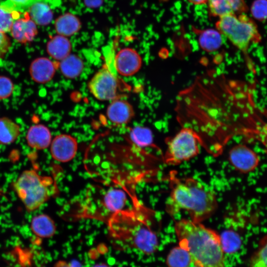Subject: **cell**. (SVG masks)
Instances as JSON below:
<instances>
[{"mask_svg":"<svg viewBox=\"0 0 267 267\" xmlns=\"http://www.w3.org/2000/svg\"><path fill=\"white\" fill-rule=\"evenodd\" d=\"M152 212L134 200L133 208L115 213L106 223L115 246L122 249H134L146 255L155 253L159 242Z\"/></svg>","mask_w":267,"mask_h":267,"instance_id":"6da1fadb","label":"cell"},{"mask_svg":"<svg viewBox=\"0 0 267 267\" xmlns=\"http://www.w3.org/2000/svg\"><path fill=\"white\" fill-rule=\"evenodd\" d=\"M167 178L171 192L166 211L170 216L185 211L191 220L202 222L215 212L218 207L216 196L209 188L194 178H179L175 171L170 172Z\"/></svg>","mask_w":267,"mask_h":267,"instance_id":"7a4b0ae2","label":"cell"},{"mask_svg":"<svg viewBox=\"0 0 267 267\" xmlns=\"http://www.w3.org/2000/svg\"><path fill=\"white\" fill-rule=\"evenodd\" d=\"M178 245L189 254L196 267H224L220 235L202 222L182 219L175 222Z\"/></svg>","mask_w":267,"mask_h":267,"instance_id":"3957f363","label":"cell"},{"mask_svg":"<svg viewBox=\"0 0 267 267\" xmlns=\"http://www.w3.org/2000/svg\"><path fill=\"white\" fill-rule=\"evenodd\" d=\"M18 197L28 212L37 210L57 191L53 179L34 170L24 171L13 184Z\"/></svg>","mask_w":267,"mask_h":267,"instance_id":"277c9868","label":"cell"},{"mask_svg":"<svg viewBox=\"0 0 267 267\" xmlns=\"http://www.w3.org/2000/svg\"><path fill=\"white\" fill-rule=\"evenodd\" d=\"M97 190L95 195L89 192L87 193L78 207L76 218L92 219L106 223L115 213L125 208L127 196L123 190L115 187Z\"/></svg>","mask_w":267,"mask_h":267,"instance_id":"5b68a950","label":"cell"},{"mask_svg":"<svg viewBox=\"0 0 267 267\" xmlns=\"http://www.w3.org/2000/svg\"><path fill=\"white\" fill-rule=\"evenodd\" d=\"M216 28L247 56L249 46L262 39L255 21L245 14H231L219 17Z\"/></svg>","mask_w":267,"mask_h":267,"instance_id":"8992f818","label":"cell"},{"mask_svg":"<svg viewBox=\"0 0 267 267\" xmlns=\"http://www.w3.org/2000/svg\"><path fill=\"white\" fill-rule=\"evenodd\" d=\"M166 142L167 147L163 159L167 165H178L199 153V138L189 128L182 127L173 137L167 139Z\"/></svg>","mask_w":267,"mask_h":267,"instance_id":"52a82bcc","label":"cell"},{"mask_svg":"<svg viewBox=\"0 0 267 267\" xmlns=\"http://www.w3.org/2000/svg\"><path fill=\"white\" fill-rule=\"evenodd\" d=\"M119 81L107 67H103L91 78L88 88L91 94L101 101H112L119 98Z\"/></svg>","mask_w":267,"mask_h":267,"instance_id":"ba28073f","label":"cell"},{"mask_svg":"<svg viewBox=\"0 0 267 267\" xmlns=\"http://www.w3.org/2000/svg\"><path fill=\"white\" fill-rule=\"evenodd\" d=\"M50 152L52 158L65 163L72 160L76 156L78 144L76 138L68 134H60L52 139Z\"/></svg>","mask_w":267,"mask_h":267,"instance_id":"9c48e42d","label":"cell"},{"mask_svg":"<svg viewBox=\"0 0 267 267\" xmlns=\"http://www.w3.org/2000/svg\"><path fill=\"white\" fill-rule=\"evenodd\" d=\"M142 58L134 49L124 47L119 50L114 58V65L121 76L130 77L135 74L141 67Z\"/></svg>","mask_w":267,"mask_h":267,"instance_id":"30bf717a","label":"cell"},{"mask_svg":"<svg viewBox=\"0 0 267 267\" xmlns=\"http://www.w3.org/2000/svg\"><path fill=\"white\" fill-rule=\"evenodd\" d=\"M229 159L230 163L237 171L243 173L255 170L260 161L258 155L243 144H238L230 149Z\"/></svg>","mask_w":267,"mask_h":267,"instance_id":"8fae6325","label":"cell"},{"mask_svg":"<svg viewBox=\"0 0 267 267\" xmlns=\"http://www.w3.org/2000/svg\"><path fill=\"white\" fill-rule=\"evenodd\" d=\"M60 0H30L26 11L37 25L49 24L53 18V9L59 4Z\"/></svg>","mask_w":267,"mask_h":267,"instance_id":"7c38bea8","label":"cell"},{"mask_svg":"<svg viewBox=\"0 0 267 267\" xmlns=\"http://www.w3.org/2000/svg\"><path fill=\"white\" fill-rule=\"evenodd\" d=\"M38 33L37 24L27 11L23 13V17L14 20L10 30L12 38L21 44L32 42Z\"/></svg>","mask_w":267,"mask_h":267,"instance_id":"4fadbf2b","label":"cell"},{"mask_svg":"<svg viewBox=\"0 0 267 267\" xmlns=\"http://www.w3.org/2000/svg\"><path fill=\"white\" fill-rule=\"evenodd\" d=\"M106 115L113 124L122 126L128 124L132 120L134 111L129 102L118 98L111 101L107 108Z\"/></svg>","mask_w":267,"mask_h":267,"instance_id":"5bb4252c","label":"cell"},{"mask_svg":"<svg viewBox=\"0 0 267 267\" xmlns=\"http://www.w3.org/2000/svg\"><path fill=\"white\" fill-rule=\"evenodd\" d=\"M57 68L58 61L55 62L47 57H41L31 62L29 73L34 82L44 84L52 79Z\"/></svg>","mask_w":267,"mask_h":267,"instance_id":"9a60e30c","label":"cell"},{"mask_svg":"<svg viewBox=\"0 0 267 267\" xmlns=\"http://www.w3.org/2000/svg\"><path fill=\"white\" fill-rule=\"evenodd\" d=\"M207 3L211 15L219 18L246 12L248 10L245 0H207Z\"/></svg>","mask_w":267,"mask_h":267,"instance_id":"2e32d148","label":"cell"},{"mask_svg":"<svg viewBox=\"0 0 267 267\" xmlns=\"http://www.w3.org/2000/svg\"><path fill=\"white\" fill-rule=\"evenodd\" d=\"M26 139L29 147L40 150L48 147L52 139L50 131L46 126L37 124L29 129Z\"/></svg>","mask_w":267,"mask_h":267,"instance_id":"e0dca14e","label":"cell"},{"mask_svg":"<svg viewBox=\"0 0 267 267\" xmlns=\"http://www.w3.org/2000/svg\"><path fill=\"white\" fill-rule=\"evenodd\" d=\"M54 25L57 34L68 38L80 30L82 23L77 15L67 12L56 18Z\"/></svg>","mask_w":267,"mask_h":267,"instance_id":"ac0fdd59","label":"cell"},{"mask_svg":"<svg viewBox=\"0 0 267 267\" xmlns=\"http://www.w3.org/2000/svg\"><path fill=\"white\" fill-rule=\"evenodd\" d=\"M46 47L48 54L60 61L71 53L72 46L68 37L57 34L50 38Z\"/></svg>","mask_w":267,"mask_h":267,"instance_id":"d6986e66","label":"cell"},{"mask_svg":"<svg viewBox=\"0 0 267 267\" xmlns=\"http://www.w3.org/2000/svg\"><path fill=\"white\" fill-rule=\"evenodd\" d=\"M30 227L36 237L42 239L52 237L56 230L54 221L45 214L34 217L31 222Z\"/></svg>","mask_w":267,"mask_h":267,"instance_id":"ffe728a7","label":"cell"},{"mask_svg":"<svg viewBox=\"0 0 267 267\" xmlns=\"http://www.w3.org/2000/svg\"><path fill=\"white\" fill-rule=\"evenodd\" d=\"M84 62L78 55L70 54L60 61H58V68L62 74L68 79H75L82 73Z\"/></svg>","mask_w":267,"mask_h":267,"instance_id":"44dd1931","label":"cell"},{"mask_svg":"<svg viewBox=\"0 0 267 267\" xmlns=\"http://www.w3.org/2000/svg\"><path fill=\"white\" fill-rule=\"evenodd\" d=\"M222 36L217 29L211 28L203 30L199 35V44L207 52L215 51L220 48L222 44Z\"/></svg>","mask_w":267,"mask_h":267,"instance_id":"7402d4cb","label":"cell"},{"mask_svg":"<svg viewBox=\"0 0 267 267\" xmlns=\"http://www.w3.org/2000/svg\"><path fill=\"white\" fill-rule=\"evenodd\" d=\"M20 134L19 126L11 119L0 118V144H9L14 142Z\"/></svg>","mask_w":267,"mask_h":267,"instance_id":"603a6c76","label":"cell"},{"mask_svg":"<svg viewBox=\"0 0 267 267\" xmlns=\"http://www.w3.org/2000/svg\"><path fill=\"white\" fill-rule=\"evenodd\" d=\"M166 264L168 267H189L192 262L188 252L178 245L171 250Z\"/></svg>","mask_w":267,"mask_h":267,"instance_id":"cb8c5ba5","label":"cell"},{"mask_svg":"<svg viewBox=\"0 0 267 267\" xmlns=\"http://www.w3.org/2000/svg\"><path fill=\"white\" fill-rule=\"evenodd\" d=\"M130 138L138 148H144L153 145L152 134L147 127L136 126L132 128L130 132Z\"/></svg>","mask_w":267,"mask_h":267,"instance_id":"d4e9b609","label":"cell"},{"mask_svg":"<svg viewBox=\"0 0 267 267\" xmlns=\"http://www.w3.org/2000/svg\"><path fill=\"white\" fill-rule=\"evenodd\" d=\"M221 244L224 254H232L241 246V240L238 234L232 230L224 231L221 235Z\"/></svg>","mask_w":267,"mask_h":267,"instance_id":"484cf974","label":"cell"},{"mask_svg":"<svg viewBox=\"0 0 267 267\" xmlns=\"http://www.w3.org/2000/svg\"><path fill=\"white\" fill-rule=\"evenodd\" d=\"M251 267H267V234L260 241L250 259Z\"/></svg>","mask_w":267,"mask_h":267,"instance_id":"4316f807","label":"cell"},{"mask_svg":"<svg viewBox=\"0 0 267 267\" xmlns=\"http://www.w3.org/2000/svg\"><path fill=\"white\" fill-rule=\"evenodd\" d=\"M22 14L19 12H8L0 7V32L5 33L10 31L14 20L20 17Z\"/></svg>","mask_w":267,"mask_h":267,"instance_id":"83f0119b","label":"cell"},{"mask_svg":"<svg viewBox=\"0 0 267 267\" xmlns=\"http://www.w3.org/2000/svg\"><path fill=\"white\" fill-rule=\"evenodd\" d=\"M253 17L260 21L267 19V0H255L251 7Z\"/></svg>","mask_w":267,"mask_h":267,"instance_id":"f1b7e54d","label":"cell"},{"mask_svg":"<svg viewBox=\"0 0 267 267\" xmlns=\"http://www.w3.org/2000/svg\"><path fill=\"white\" fill-rule=\"evenodd\" d=\"M30 0H5L0 3V7L8 12H25L27 4Z\"/></svg>","mask_w":267,"mask_h":267,"instance_id":"f546056e","label":"cell"},{"mask_svg":"<svg viewBox=\"0 0 267 267\" xmlns=\"http://www.w3.org/2000/svg\"><path fill=\"white\" fill-rule=\"evenodd\" d=\"M14 89V84L11 80L5 76H0V100L9 97Z\"/></svg>","mask_w":267,"mask_h":267,"instance_id":"4dcf8cb0","label":"cell"},{"mask_svg":"<svg viewBox=\"0 0 267 267\" xmlns=\"http://www.w3.org/2000/svg\"><path fill=\"white\" fill-rule=\"evenodd\" d=\"M11 46L10 38L5 33L0 32V58L4 57Z\"/></svg>","mask_w":267,"mask_h":267,"instance_id":"1f68e13d","label":"cell"},{"mask_svg":"<svg viewBox=\"0 0 267 267\" xmlns=\"http://www.w3.org/2000/svg\"><path fill=\"white\" fill-rule=\"evenodd\" d=\"M54 267H82V266L77 261L67 262L59 260L55 263Z\"/></svg>","mask_w":267,"mask_h":267,"instance_id":"d6a6232c","label":"cell"},{"mask_svg":"<svg viewBox=\"0 0 267 267\" xmlns=\"http://www.w3.org/2000/svg\"><path fill=\"white\" fill-rule=\"evenodd\" d=\"M104 0H83L84 4L89 8L95 9L100 7Z\"/></svg>","mask_w":267,"mask_h":267,"instance_id":"836d02e7","label":"cell"},{"mask_svg":"<svg viewBox=\"0 0 267 267\" xmlns=\"http://www.w3.org/2000/svg\"><path fill=\"white\" fill-rule=\"evenodd\" d=\"M189 2L195 5H201L207 3V0H187Z\"/></svg>","mask_w":267,"mask_h":267,"instance_id":"e575fe53","label":"cell"},{"mask_svg":"<svg viewBox=\"0 0 267 267\" xmlns=\"http://www.w3.org/2000/svg\"><path fill=\"white\" fill-rule=\"evenodd\" d=\"M93 267H109L106 264H105L104 263H101V264L95 265Z\"/></svg>","mask_w":267,"mask_h":267,"instance_id":"d590c367","label":"cell"},{"mask_svg":"<svg viewBox=\"0 0 267 267\" xmlns=\"http://www.w3.org/2000/svg\"><path fill=\"white\" fill-rule=\"evenodd\" d=\"M195 267V266H194Z\"/></svg>","mask_w":267,"mask_h":267,"instance_id":"8d00e7d4","label":"cell"}]
</instances>
